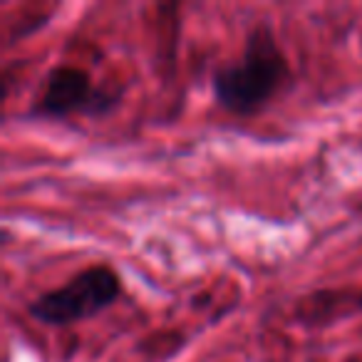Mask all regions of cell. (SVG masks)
I'll list each match as a JSON object with an SVG mask.
<instances>
[{
  "mask_svg": "<svg viewBox=\"0 0 362 362\" xmlns=\"http://www.w3.org/2000/svg\"><path fill=\"white\" fill-rule=\"evenodd\" d=\"M119 102V92L100 90L92 85L90 75L82 67L57 65L47 72L45 90L37 97L33 115L37 117H67L82 112L90 117H102L112 112Z\"/></svg>",
  "mask_w": 362,
  "mask_h": 362,
  "instance_id": "obj_3",
  "label": "cell"
},
{
  "mask_svg": "<svg viewBox=\"0 0 362 362\" xmlns=\"http://www.w3.org/2000/svg\"><path fill=\"white\" fill-rule=\"evenodd\" d=\"M357 303H360V308H362V293H360V300H357Z\"/></svg>",
  "mask_w": 362,
  "mask_h": 362,
  "instance_id": "obj_5",
  "label": "cell"
},
{
  "mask_svg": "<svg viewBox=\"0 0 362 362\" xmlns=\"http://www.w3.org/2000/svg\"><path fill=\"white\" fill-rule=\"evenodd\" d=\"M119 293L122 281L110 266H90L65 286L37 296L28 313L45 325H72L115 305Z\"/></svg>",
  "mask_w": 362,
  "mask_h": 362,
  "instance_id": "obj_2",
  "label": "cell"
},
{
  "mask_svg": "<svg viewBox=\"0 0 362 362\" xmlns=\"http://www.w3.org/2000/svg\"><path fill=\"white\" fill-rule=\"evenodd\" d=\"M288 60L268 25H256L248 35L241 60L214 72V97L233 115L258 112L288 80Z\"/></svg>",
  "mask_w": 362,
  "mask_h": 362,
  "instance_id": "obj_1",
  "label": "cell"
},
{
  "mask_svg": "<svg viewBox=\"0 0 362 362\" xmlns=\"http://www.w3.org/2000/svg\"><path fill=\"white\" fill-rule=\"evenodd\" d=\"M345 362H362V360H360V357H357V355H352V357H347Z\"/></svg>",
  "mask_w": 362,
  "mask_h": 362,
  "instance_id": "obj_4",
  "label": "cell"
}]
</instances>
